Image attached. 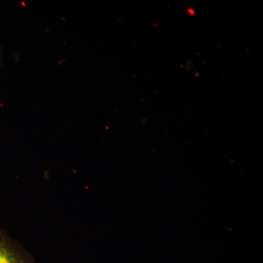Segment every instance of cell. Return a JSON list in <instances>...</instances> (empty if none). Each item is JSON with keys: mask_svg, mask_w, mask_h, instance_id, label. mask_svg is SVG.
Listing matches in <instances>:
<instances>
[{"mask_svg": "<svg viewBox=\"0 0 263 263\" xmlns=\"http://www.w3.org/2000/svg\"><path fill=\"white\" fill-rule=\"evenodd\" d=\"M2 62V54H1V50H0V64H1Z\"/></svg>", "mask_w": 263, "mask_h": 263, "instance_id": "2", "label": "cell"}, {"mask_svg": "<svg viewBox=\"0 0 263 263\" xmlns=\"http://www.w3.org/2000/svg\"><path fill=\"white\" fill-rule=\"evenodd\" d=\"M0 263H35L32 253L0 229Z\"/></svg>", "mask_w": 263, "mask_h": 263, "instance_id": "1", "label": "cell"}]
</instances>
